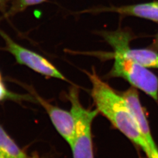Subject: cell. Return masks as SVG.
Wrapping results in <instances>:
<instances>
[{"mask_svg":"<svg viewBox=\"0 0 158 158\" xmlns=\"http://www.w3.org/2000/svg\"><path fill=\"white\" fill-rule=\"evenodd\" d=\"M86 73L91 83V97L98 111L131 141L140 147L149 158L152 154L151 149L139 130L124 98L104 82L94 69L91 73Z\"/></svg>","mask_w":158,"mask_h":158,"instance_id":"obj_1","label":"cell"},{"mask_svg":"<svg viewBox=\"0 0 158 158\" xmlns=\"http://www.w3.org/2000/svg\"><path fill=\"white\" fill-rule=\"evenodd\" d=\"M0 36L6 43L4 49L12 54L19 64L25 65L47 77L67 80L62 73L45 57L19 45L1 29H0Z\"/></svg>","mask_w":158,"mask_h":158,"instance_id":"obj_5","label":"cell"},{"mask_svg":"<svg viewBox=\"0 0 158 158\" xmlns=\"http://www.w3.org/2000/svg\"><path fill=\"white\" fill-rule=\"evenodd\" d=\"M105 40L111 46L114 52L121 54L147 68H158V53L147 49H132L130 46L133 39L128 30L100 32Z\"/></svg>","mask_w":158,"mask_h":158,"instance_id":"obj_4","label":"cell"},{"mask_svg":"<svg viewBox=\"0 0 158 158\" xmlns=\"http://www.w3.org/2000/svg\"><path fill=\"white\" fill-rule=\"evenodd\" d=\"M0 151L8 158H27L0 125Z\"/></svg>","mask_w":158,"mask_h":158,"instance_id":"obj_9","label":"cell"},{"mask_svg":"<svg viewBox=\"0 0 158 158\" xmlns=\"http://www.w3.org/2000/svg\"><path fill=\"white\" fill-rule=\"evenodd\" d=\"M46 0H14L11 6L4 14L5 18L12 17L17 14L23 11L29 6L38 5Z\"/></svg>","mask_w":158,"mask_h":158,"instance_id":"obj_10","label":"cell"},{"mask_svg":"<svg viewBox=\"0 0 158 158\" xmlns=\"http://www.w3.org/2000/svg\"><path fill=\"white\" fill-rule=\"evenodd\" d=\"M149 158H158V152L152 154Z\"/></svg>","mask_w":158,"mask_h":158,"instance_id":"obj_13","label":"cell"},{"mask_svg":"<svg viewBox=\"0 0 158 158\" xmlns=\"http://www.w3.org/2000/svg\"><path fill=\"white\" fill-rule=\"evenodd\" d=\"M7 0H0V12L4 14L7 11Z\"/></svg>","mask_w":158,"mask_h":158,"instance_id":"obj_12","label":"cell"},{"mask_svg":"<svg viewBox=\"0 0 158 158\" xmlns=\"http://www.w3.org/2000/svg\"><path fill=\"white\" fill-rule=\"evenodd\" d=\"M31 158H38V156H34L33 157H32Z\"/></svg>","mask_w":158,"mask_h":158,"instance_id":"obj_17","label":"cell"},{"mask_svg":"<svg viewBox=\"0 0 158 158\" xmlns=\"http://www.w3.org/2000/svg\"><path fill=\"white\" fill-rule=\"evenodd\" d=\"M2 80V76H1V73H0V80Z\"/></svg>","mask_w":158,"mask_h":158,"instance_id":"obj_16","label":"cell"},{"mask_svg":"<svg viewBox=\"0 0 158 158\" xmlns=\"http://www.w3.org/2000/svg\"><path fill=\"white\" fill-rule=\"evenodd\" d=\"M112 12L120 15L139 17L158 23V1L121 6L102 7L89 9L81 12Z\"/></svg>","mask_w":158,"mask_h":158,"instance_id":"obj_8","label":"cell"},{"mask_svg":"<svg viewBox=\"0 0 158 158\" xmlns=\"http://www.w3.org/2000/svg\"><path fill=\"white\" fill-rule=\"evenodd\" d=\"M122 96L127 102L139 130L151 149L152 152L151 155L153 153H158V148L151 135L149 123L142 107L137 91L134 88H131L124 92Z\"/></svg>","mask_w":158,"mask_h":158,"instance_id":"obj_7","label":"cell"},{"mask_svg":"<svg viewBox=\"0 0 158 158\" xmlns=\"http://www.w3.org/2000/svg\"><path fill=\"white\" fill-rule=\"evenodd\" d=\"M0 158H8L6 155L0 151Z\"/></svg>","mask_w":158,"mask_h":158,"instance_id":"obj_14","label":"cell"},{"mask_svg":"<svg viewBox=\"0 0 158 158\" xmlns=\"http://www.w3.org/2000/svg\"><path fill=\"white\" fill-rule=\"evenodd\" d=\"M69 99L71 103L70 111L75 121V134L71 146L73 158H94L91 125L98 111L85 108L79 100L78 91L73 88Z\"/></svg>","mask_w":158,"mask_h":158,"instance_id":"obj_2","label":"cell"},{"mask_svg":"<svg viewBox=\"0 0 158 158\" xmlns=\"http://www.w3.org/2000/svg\"><path fill=\"white\" fill-rule=\"evenodd\" d=\"M10 93L8 91L2 82V80H0V102L4 100L8 97L11 96Z\"/></svg>","mask_w":158,"mask_h":158,"instance_id":"obj_11","label":"cell"},{"mask_svg":"<svg viewBox=\"0 0 158 158\" xmlns=\"http://www.w3.org/2000/svg\"><path fill=\"white\" fill-rule=\"evenodd\" d=\"M37 99L45 109L57 131L71 147L75 134V121L72 112L53 106L40 97Z\"/></svg>","mask_w":158,"mask_h":158,"instance_id":"obj_6","label":"cell"},{"mask_svg":"<svg viewBox=\"0 0 158 158\" xmlns=\"http://www.w3.org/2000/svg\"><path fill=\"white\" fill-rule=\"evenodd\" d=\"M109 55L114 59L110 76L126 80L133 87L158 100V78L155 74L121 54L113 52Z\"/></svg>","mask_w":158,"mask_h":158,"instance_id":"obj_3","label":"cell"},{"mask_svg":"<svg viewBox=\"0 0 158 158\" xmlns=\"http://www.w3.org/2000/svg\"><path fill=\"white\" fill-rule=\"evenodd\" d=\"M155 45L158 46V33L157 34V36H156V39L155 40Z\"/></svg>","mask_w":158,"mask_h":158,"instance_id":"obj_15","label":"cell"}]
</instances>
